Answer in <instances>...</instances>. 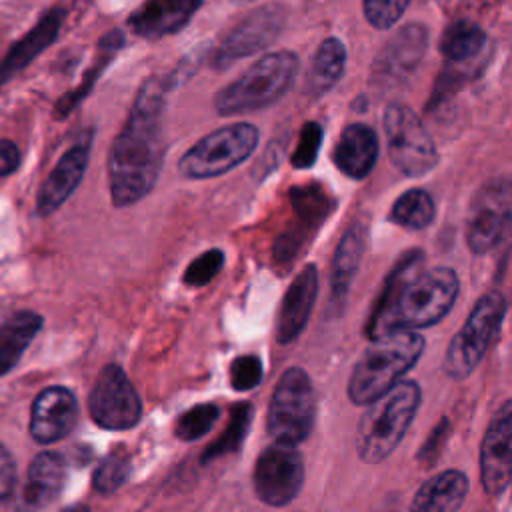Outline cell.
<instances>
[{
	"label": "cell",
	"mask_w": 512,
	"mask_h": 512,
	"mask_svg": "<svg viewBox=\"0 0 512 512\" xmlns=\"http://www.w3.org/2000/svg\"><path fill=\"white\" fill-rule=\"evenodd\" d=\"M166 80H146L132 104L124 128L110 146L108 184L116 208L142 200L156 184L164 164Z\"/></svg>",
	"instance_id": "1"
},
{
	"label": "cell",
	"mask_w": 512,
	"mask_h": 512,
	"mask_svg": "<svg viewBox=\"0 0 512 512\" xmlns=\"http://www.w3.org/2000/svg\"><path fill=\"white\" fill-rule=\"evenodd\" d=\"M424 254L408 250L384 280V288L366 324L370 340L396 330H418L438 324L454 306L460 280L452 268L424 270Z\"/></svg>",
	"instance_id": "2"
},
{
	"label": "cell",
	"mask_w": 512,
	"mask_h": 512,
	"mask_svg": "<svg viewBox=\"0 0 512 512\" xmlns=\"http://www.w3.org/2000/svg\"><path fill=\"white\" fill-rule=\"evenodd\" d=\"M424 352V338L416 330H396L380 338L362 352L348 380V398L358 406H368L418 362Z\"/></svg>",
	"instance_id": "3"
},
{
	"label": "cell",
	"mask_w": 512,
	"mask_h": 512,
	"mask_svg": "<svg viewBox=\"0 0 512 512\" xmlns=\"http://www.w3.org/2000/svg\"><path fill=\"white\" fill-rule=\"evenodd\" d=\"M420 406V386L414 380H400L380 398L368 404L356 430V450L362 462L386 460L404 438Z\"/></svg>",
	"instance_id": "4"
},
{
	"label": "cell",
	"mask_w": 512,
	"mask_h": 512,
	"mask_svg": "<svg viewBox=\"0 0 512 512\" xmlns=\"http://www.w3.org/2000/svg\"><path fill=\"white\" fill-rule=\"evenodd\" d=\"M298 70L300 60L294 52H268L248 66L236 80L218 90L214 108L220 116L264 110L292 88Z\"/></svg>",
	"instance_id": "5"
},
{
	"label": "cell",
	"mask_w": 512,
	"mask_h": 512,
	"mask_svg": "<svg viewBox=\"0 0 512 512\" xmlns=\"http://www.w3.org/2000/svg\"><path fill=\"white\" fill-rule=\"evenodd\" d=\"M260 132L250 122H236L212 130L184 152L178 170L184 178H216L242 164L258 146Z\"/></svg>",
	"instance_id": "6"
},
{
	"label": "cell",
	"mask_w": 512,
	"mask_h": 512,
	"mask_svg": "<svg viewBox=\"0 0 512 512\" xmlns=\"http://www.w3.org/2000/svg\"><path fill=\"white\" fill-rule=\"evenodd\" d=\"M316 420V394L306 370H284L270 398L266 430L278 444L296 446L308 438Z\"/></svg>",
	"instance_id": "7"
},
{
	"label": "cell",
	"mask_w": 512,
	"mask_h": 512,
	"mask_svg": "<svg viewBox=\"0 0 512 512\" xmlns=\"http://www.w3.org/2000/svg\"><path fill=\"white\" fill-rule=\"evenodd\" d=\"M504 316L506 298L500 292H488L472 306L444 354V372L450 378L464 380L476 370L496 338Z\"/></svg>",
	"instance_id": "8"
},
{
	"label": "cell",
	"mask_w": 512,
	"mask_h": 512,
	"mask_svg": "<svg viewBox=\"0 0 512 512\" xmlns=\"http://www.w3.org/2000/svg\"><path fill=\"white\" fill-rule=\"evenodd\" d=\"M388 158L398 172L420 178L438 164V150L418 114L406 104H390L382 118Z\"/></svg>",
	"instance_id": "9"
},
{
	"label": "cell",
	"mask_w": 512,
	"mask_h": 512,
	"mask_svg": "<svg viewBox=\"0 0 512 512\" xmlns=\"http://www.w3.org/2000/svg\"><path fill=\"white\" fill-rule=\"evenodd\" d=\"M92 420L106 430L134 428L142 416V400L118 364L100 370L88 396Z\"/></svg>",
	"instance_id": "10"
},
{
	"label": "cell",
	"mask_w": 512,
	"mask_h": 512,
	"mask_svg": "<svg viewBox=\"0 0 512 512\" xmlns=\"http://www.w3.org/2000/svg\"><path fill=\"white\" fill-rule=\"evenodd\" d=\"M254 494L268 506L290 504L304 484V460L294 446L270 444L266 446L252 472Z\"/></svg>",
	"instance_id": "11"
},
{
	"label": "cell",
	"mask_w": 512,
	"mask_h": 512,
	"mask_svg": "<svg viewBox=\"0 0 512 512\" xmlns=\"http://www.w3.org/2000/svg\"><path fill=\"white\" fill-rule=\"evenodd\" d=\"M510 212L508 178H494L474 194L466 228L468 246L474 254H486L506 238Z\"/></svg>",
	"instance_id": "12"
},
{
	"label": "cell",
	"mask_w": 512,
	"mask_h": 512,
	"mask_svg": "<svg viewBox=\"0 0 512 512\" xmlns=\"http://www.w3.org/2000/svg\"><path fill=\"white\" fill-rule=\"evenodd\" d=\"M286 22V10L280 4H264L248 12L214 50V64L228 66L238 58H246L270 46Z\"/></svg>",
	"instance_id": "13"
},
{
	"label": "cell",
	"mask_w": 512,
	"mask_h": 512,
	"mask_svg": "<svg viewBox=\"0 0 512 512\" xmlns=\"http://www.w3.org/2000/svg\"><path fill=\"white\" fill-rule=\"evenodd\" d=\"M480 476L488 496H500L512 478V402L492 416L480 446Z\"/></svg>",
	"instance_id": "14"
},
{
	"label": "cell",
	"mask_w": 512,
	"mask_h": 512,
	"mask_svg": "<svg viewBox=\"0 0 512 512\" xmlns=\"http://www.w3.org/2000/svg\"><path fill=\"white\" fill-rule=\"evenodd\" d=\"M78 400L64 386L44 388L32 404L30 436L38 444H52L66 438L78 422Z\"/></svg>",
	"instance_id": "15"
},
{
	"label": "cell",
	"mask_w": 512,
	"mask_h": 512,
	"mask_svg": "<svg viewBox=\"0 0 512 512\" xmlns=\"http://www.w3.org/2000/svg\"><path fill=\"white\" fill-rule=\"evenodd\" d=\"M90 142H92V134H86L82 140H78L60 156V160L56 162V166L40 186L38 200H36V210L40 216H50L52 212H56L78 188L88 168Z\"/></svg>",
	"instance_id": "16"
},
{
	"label": "cell",
	"mask_w": 512,
	"mask_h": 512,
	"mask_svg": "<svg viewBox=\"0 0 512 512\" xmlns=\"http://www.w3.org/2000/svg\"><path fill=\"white\" fill-rule=\"evenodd\" d=\"M200 6L202 0H146L130 14L128 28L140 38L158 40L180 32Z\"/></svg>",
	"instance_id": "17"
},
{
	"label": "cell",
	"mask_w": 512,
	"mask_h": 512,
	"mask_svg": "<svg viewBox=\"0 0 512 512\" xmlns=\"http://www.w3.org/2000/svg\"><path fill=\"white\" fill-rule=\"evenodd\" d=\"M318 294V270L306 264L288 286L276 320V340L288 344L306 328Z\"/></svg>",
	"instance_id": "18"
},
{
	"label": "cell",
	"mask_w": 512,
	"mask_h": 512,
	"mask_svg": "<svg viewBox=\"0 0 512 512\" xmlns=\"http://www.w3.org/2000/svg\"><path fill=\"white\" fill-rule=\"evenodd\" d=\"M380 154V142L374 128L368 124L356 122L342 130L338 144L332 152V160L336 168L354 180L366 178Z\"/></svg>",
	"instance_id": "19"
},
{
	"label": "cell",
	"mask_w": 512,
	"mask_h": 512,
	"mask_svg": "<svg viewBox=\"0 0 512 512\" xmlns=\"http://www.w3.org/2000/svg\"><path fill=\"white\" fill-rule=\"evenodd\" d=\"M66 482V460L58 452H40L28 466L22 504L30 512L44 510L62 492Z\"/></svg>",
	"instance_id": "20"
},
{
	"label": "cell",
	"mask_w": 512,
	"mask_h": 512,
	"mask_svg": "<svg viewBox=\"0 0 512 512\" xmlns=\"http://www.w3.org/2000/svg\"><path fill=\"white\" fill-rule=\"evenodd\" d=\"M64 16L66 12L62 8H50L36 22V26L10 48L6 58L0 62V86L10 82L20 70H24L38 54H42L58 38Z\"/></svg>",
	"instance_id": "21"
},
{
	"label": "cell",
	"mask_w": 512,
	"mask_h": 512,
	"mask_svg": "<svg viewBox=\"0 0 512 512\" xmlns=\"http://www.w3.org/2000/svg\"><path fill=\"white\" fill-rule=\"evenodd\" d=\"M428 46V30L410 22L390 38L376 58V70L386 78H402L410 74L422 60Z\"/></svg>",
	"instance_id": "22"
},
{
	"label": "cell",
	"mask_w": 512,
	"mask_h": 512,
	"mask_svg": "<svg viewBox=\"0 0 512 512\" xmlns=\"http://www.w3.org/2000/svg\"><path fill=\"white\" fill-rule=\"evenodd\" d=\"M468 486V476L462 470L440 472L420 486L410 512H458L468 496Z\"/></svg>",
	"instance_id": "23"
},
{
	"label": "cell",
	"mask_w": 512,
	"mask_h": 512,
	"mask_svg": "<svg viewBox=\"0 0 512 512\" xmlns=\"http://www.w3.org/2000/svg\"><path fill=\"white\" fill-rule=\"evenodd\" d=\"M364 248H366V228L364 224L356 222L344 232L334 252L332 270H330V302L332 304L340 306L346 300L352 280L362 262Z\"/></svg>",
	"instance_id": "24"
},
{
	"label": "cell",
	"mask_w": 512,
	"mask_h": 512,
	"mask_svg": "<svg viewBox=\"0 0 512 512\" xmlns=\"http://www.w3.org/2000/svg\"><path fill=\"white\" fill-rule=\"evenodd\" d=\"M42 316L32 310H18L0 324V376L8 374L22 358L42 328Z\"/></svg>",
	"instance_id": "25"
},
{
	"label": "cell",
	"mask_w": 512,
	"mask_h": 512,
	"mask_svg": "<svg viewBox=\"0 0 512 512\" xmlns=\"http://www.w3.org/2000/svg\"><path fill=\"white\" fill-rule=\"evenodd\" d=\"M346 68V46L340 38H326L318 48L310 62V70L306 76V90L312 96L326 94L344 74Z\"/></svg>",
	"instance_id": "26"
},
{
	"label": "cell",
	"mask_w": 512,
	"mask_h": 512,
	"mask_svg": "<svg viewBox=\"0 0 512 512\" xmlns=\"http://www.w3.org/2000/svg\"><path fill=\"white\" fill-rule=\"evenodd\" d=\"M486 46L484 30L466 18L454 20L440 36V52L450 62H466L476 58Z\"/></svg>",
	"instance_id": "27"
},
{
	"label": "cell",
	"mask_w": 512,
	"mask_h": 512,
	"mask_svg": "<svg viewBox=\"0 0 512 512\" xmlns=\"http://www.w3.org/2000/svg\"><path fill=\"white\" fill-rule=\"evenodd\" d=\"M434 214L436 206L432 196L422 188H412L396 198L390 220L408 230H424L432 224Z\"/></svg>",
	"instance_id": "28"
},
{
	"label": "cell",
	"mask_w": 512,
	"mask_h": 512,
	"mask_svg": "<svg viewBox=\"0 0 512 512\" xmlns=\"http://www.w3.org/2000/svg\"><path fill=\"white\" fill-rule=\"evenodd\" d=\"M250 422H252V406H250V402L236 404L232 408V414H230L226 430L216 438L214 444H210L206 448L202 462H210V460H214L218 456L238 452L242 448V442H244L246 434H248Z\"/></svg>",
	"instance_id": "29"
},
{
	"label": "cell",
	"mask_w": 512,
	"mask_h": 512,
	"mask_svg": "<svg viewBox=\"0 0 512 512\" xmlns=\"http://www.w3.org/2000/svg\"><path fill=\"white\" fill-rule=\"evenodd\" d=\"M290 196L304 228L320 226L334 208V200L320 186H300L294 188Z\"/></svg>",
	"instance_id": "30"
},
{
	"label": "cell",
	"mask_w": 512,
	"mask_h": 512,
	"mask_svg": "<svg viewBox=\"0 0 512 512\" xmlns=\"http://www.w3.org/2000/svg\"><path fill=\"white\" fill-rule=\"evenodd\" d=\"M130 474V458L122 448L108 452L92 474V486L100 494L116 492Z\"/></svg>",
	"instance_id": "31"
},
{
	"label": "cell",
	"mask_w": 512,
	"mask_h": 512,
	"mask_svg": "<svg viewBox=\"0 0 512 512\" xmlns=\"http://www.w3.org/2000/svg\"><path fill=\"white\" fill-rule=\"evenodd\" d=\"M218 418H220V410L216 404H196L178 416L174 434L182 442L198 440L214 426Z\"/></svg>",
	"instance_id": "32"
},
{
	"label": "cell",
	"mask_w": 512,
	"mask_h": 512,
	"mask_svg": "<svg viewBox=\"0 0 512 512\" xmlns=\"http://www.w3.org/2000/svg\"><path fill=\"white\" fill-rule=\"evenodd\" d=\"M224 266V252L220 248H212L196 256L188 268L184 270V284L192 288L206 286Z\"/></svg>",
	"instance_id": "33"
},
{
	"label": "cell",
	"mask_w": 512,
	"mask_h": 512,
	"mask_svg": "<svg viewBox=\"0 0 512 512\" xmlns=\"http://www.w3.org/2000/svg\"><path fill=\"white\" fill-rule=\"evenodd\" d=\"M410 0H362L364 18L378 30L392 28L406 12Z\"/></svg>",
	"instance_id": "34"
},
{
	"label": "cell",
	"mask_w": 512,
	"mask_h": 512,
	"mask_svg": "<svg viewBox=\"0 0 512 512\" xmlns=\"http://www.w3.org/2000/svg\"><path fill=\"white\" fill-rule=\"evenodd\" d=\"M262 382V362L258 356L244 354L230 364V384L236 392H248Z\"/></svg>",
	"instance_id": "35"
},
{
	"label": "cell",
	"mask_w": 512,
	"mask_h": 512,
	"mask_svg": "<svg viewBox=\"0 0 512 512\" xmlns=\"http://www.w3.org/2000/svg\"><path fill=\"white\" fill-rule=\"evenodd\" d=\"M320 144H322V126L316 122H306L300 130V138L292 154V166L310 168L318 158Z\"/></svg>",
	"instance_id": "36"
},
{
	"label": "cell",
	"mask_w": 512,
	"mask_h": 512,
	"mask_svg": "<svg viewBox=\"0 0 512 512\" xmlns=\"http://www.w3.org/2000/svg\"><path fill=\"white\" fill-rule=\"evenodd\" d=\"M16 482V462L10 450L0 442V500L8 498Z\"/></svg>",
	"instance_id": "37"
},
{
	"label": "cell",
	"mask_w": 512,
	"mask_h": 512,
	"mask_svg": "<svg viewBox=\"0 0 512 512\" xmlns=\"http://www.w3.org/2000/svg\"><path fill=\"white\" fill-rule=\"evenodd\" d=\"M20 166V148L12 140H0V176L12 174Z\"/></svg>",
	"instance_id": "38"
},
{
	"label": "cell",
	"mask_w": 512,
	"mask_h": 512,
	"mask_svg": "<svg viewBox=\"0 0 512 512\" xmlns=\"http://www.w3.org/2000/svg\"><path fill=\"white\" fill-rule=\"evenodd\" d=\"M446 430H448V422L446 420H442L436 428H434V432L430 434V438H428V442L422 446V450H420V460H426V464H434L436 462V446L444 440V434H446Z\"/></svg>",
	"instance_id": "39"
},
{
	"label": "cell",
	"mask_w": 512,
	"mask_h": 512,
	"mask_svg": "<svg viewBox=\"0 0 512 512\" xmlns=\"http://www.w3.org/2000/svg\"><path fill=\"white\" fill-rule=\"evenodd\" d=\"M62 512H90V508L86 504H74V506H68L64 508Z\"/></svg>",
	"instance_id": "40"
}]
</instances>
